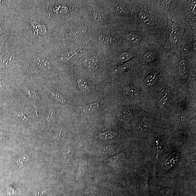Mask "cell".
<instances>
[{"label":"cell","instance_id":"6da1fadb","mask_svg":"<svg viewBox=\"0 0 196 196\" xmlns=\"http://www.w3.org/2000/svg\"><path fill=\"white\" fill-rule=\"evenodd\" d=\"M179 31L178 27L174 20L171 19L170 25L169 37L170 41L172 44L176 45L179 38Z\"/></svg>","mask_w":196,"mask_h":196},{"label":"cell","instance_id":"7a4b0ae2","mask_svg":"<svg viewBox=\"0 0 196 196\" xmlns=\"http://www.w3.org/2000/svg\"><path fill=\"white\" fill-rule=\"evenodd\" d=\"M189 65L186 60L183 59L180 63L179 67V73L182 80L186 81L188 76Z\"/></svg>","mask_w":196,"mask_h":196},{"label":"cell","instance_id":"3957f363","mask_svg":"<svg viewBox=\"0 0 196 196\" xmlns=\"http://www.w3.org/2000/svg\"><path fill=\"white\" fill-rule=\"evenodd\" d=\"M139 17L141 21L146 25L152 26L155 24V20L153 16L147 11H141L139 13Z\"/></svg>","mask_w":196,"mask_h":196},{"label":"cell","instance_id":"277c9868","mask_svg":"<svg viewBox=\"0 0 196 196\" xmlns=\"http://www.w3.org/2000/svg\"><path fill=\"white\" fill-rule=\"evenodd\" d=\"M34 64L36 66L45 71H49L51 69L50 63L43 57H39L35 59Z\"/></svg>","mask_w":196,"mask_h":196},{"label":"cell","instance_id":"5b68a950","mask_svg":"<svg viewBox=\"0 0 196 196\" xmlns=\"http://www.w3.org/2000/svg\"><path fill=\"white\" fill-rule=\"evenodd\" d=\"M180 159V156L176 152L172 154L165 161V165L167 168H172L177 166L178 163Z\"/></svg>","mask_w":196,"mask_h":196},{"label":"cell","instance_id":"8992f818","mask_svg":"<svg viewBox=\"0 0 196 196\" xmlns=\"http://www.w3.org/2000/svg\"><path fill=\"white\" fill-rule=\"evenodd\" d=\"M30 158L27 153L22 154L18 157L15 161L16 165L17 167L22 168L25 167L29 163Z\"/></svg>","mask_w":196,"mask_h":196},{"label":"cell","instance_id":"52a82bcc","mask_svg":"<svg viewBox=\"0 0 196 196\" xmlns=\"http://www.w3.org/2000/svg\"><path fill=\"white\" fill-rule=\"evenodd\" d=\"M161 73L159 72H153L150 74L146 77L145 79L146 84L148 86H151L157 82L161 76Z\"/></svg>","mask_w":196,"mask_h":196},{"label":"cell","instance_id":"ba28073f","mask_svg":"<svg viewBox=\"0 0 196 196\" xmlns=\"http://www.w3.org/2000/svg\"><path fill=\"white\" fill-rule=\"evenodd\" d=\"M29 22L30 23L35 33L37 34H44L46 33V28L43 24L33 21Z\"/></svg>","mask_w":196,"mask_h":196},{"label":"cell","instance_id":"9c48e42d","mask_svg":"<svg viewBox=\"0 0 196 196\" xmlns=\"http://www.w3.org/2000/svg\"><path fill=\"white\" fill-rule=\"evenodd\" d=\"M151 126V122L147 116L144 117L137 126V128L141 131H146L148 130Z\"/></svg>","mask_w":196,"mask_h":196},{"label":"cell","instance_id":"30bf717a","mask_svg":"<svg viewBox=\"0 0 196 196\" xmlns=\"http://www.w3.org/2000/svg\"><path fill=\"white\" fill-rule=\"evenodd\" d=\"M125 159L124 154L121 153L112 157L109 160V164L112 165H119L123 163Z\"/></svg>","mask_w":196,"mask_h":196},{"label":"cell","instance_id":"8fae6325","mask_svg":"<svg viewBox=\"0 0 196 196\" xmlns=\"http://www.w3.org/2000/svg\"><path fill=\"white\" fill-rule=\"evenodd\" d=\"M87 163L85 161H82L80 162L78 168L75 176L76 179L78 180L84 174L87 169Z\"/></svg>","mask_w":196,"mask_h":196},{"label":"cell","instance_id":"7c38bea8","mask_svg":"<svg viewBox=\"0 0 196 196\" xmlns=\"http://www.w3.org/2000/svg\"><path fill=\"white\" fill-rule=\"evenodd\" d=\"M77 85L82 91L85 93H88L91 91V88L86 80L83 78H79L77 80Z\"/></svg>","mask_w":196,"mask_h":196},{"label":"cell","instance_id":"4fadbf2b","mask_svg":"<svg viewBox=\"0 0 196 196\" xmlns=\"http://www.w3.org/2000/svg\"><path fill=\"white\" fill-rule=\"evenodd\" d=\"M23 89L25 94L28 97L34 100H37L40 99V97L39 94L32 89L29 88L25 85H23Z\"/></svg>","mask_w":196,"mask_h":196},{"label":"cell","instance_id":"5bb4252c","mask_svg":"<svg viewBox=\"0 0 196 196\" xmlns=\"http://www.w3.org/2000/svg\"><path fill=\"white\" fill-rule=\"evenodd\" d=\"M123 93L125 95L131 98L139 97V91L135 88L127 87L124 89Z\"/></svg>","mask_w":196,"mask_h":196},{"label":"cell","instance_id":"9a60e30c","mask_svg":"<svg viewBox=\"0 0 196 196\" xmlns=\"http://www.w3.org/2000/svg\"><path fill=\"white\" fill-rule=\"evenodd\" d=\"M127 38L131 42L135 44H138L140 42L141 40V36L135 33H131L127 35Z\"/></svg>","mask_w":196,"mask_h":196},{"label":"cell","instance_id":"2e32d148","mask_svg":"<svg viewBox=\"0 0 196 196\" xmlns=\"http://www.w3.org/2000/svg\"><path fill=\"white\" fill-rule=\"evenodd\" d=\"M100 105L99 103H95L85 106L83 109L84 113H89L93 112L99 109Z\"/></svg>","mask_w":196,"mask_h":196},{"label":"cell","instance_id":"e0dca14e","mask_svg":"<svg viewBox=\"0 0 196 196\" xmlns=\"http://www.w3.org/2000/svg\"><path fill=\"white\" fill-rule=\"evenodd\" d=\"M117 134L112 131H107L100 133L99 138L101 139L108 140L113 139L117 136Z\"/></svg>","mask_w":196,"mask_h":196},{"label":"cell","instance_id":"ac0fdd59","mask_svg":"<svg viewBox=\"0 0 196 196\" xmlns=\"http://www.w3.org/2000/svg\"><path fill=\"white\" fill-rule=\"evenodd\" d=\"M50 92L51 97L59 103L64 104L66 102V99L60 93L53 91H50Z\"/></svg>","mask_w":196,"mask_h":196},{"label":"cell","instance_id":"d6986e66","mask_svg":"<svg viewBox=\"0 0 196 196\" xmlns=\"http://www.w3.org/2000/svg\"><path fill=\"white\" fill-rule=\"evenodd\" d=\"M14 57V56L11 55H8L3 57L0 61V67H4L10 65L13 61Z\"/></svg>","mask_w":196,"mask_h":196},{"label":"cell","instance_id":"ffe728a7","mask_svg":"<svg viewBox=\"0 0 196 196\" xmlns=\"http://www.w3.org/2000/svg\"><path fill=\"white\" fill-rule=\"evenodd\" d=\"M99 64V61L96 59H88L84 62L85 66L89 69H94L97 67Z\"/></svg>","mask_w":196,"mask_h":196},{"label":"cell","instance_id":"44dd1931","mask_svg":"<svg viewBox=\"0 0 196 196\" xmlns=\"http://www.w3.org/2000/svg\"><path fill=\"white\" fill-rule=\"evenodd\" d=\"M155 55L154 52L149 51L145 53L143 56V59L146 63L152 61L155 59Z\"/></svg>","mask_w":196,"mask_h":196},{"label":"cell","instance_id":"7402d4cb","mask_svg":"<svg viewBox=\"0 0 196 196\" xmlns=\"http://www.w3.org/2000/svg\"><path fill=\"white\" fill-rule=\"evenodd\" d=\"M170 96H160V99L159 101V105L161 109H164L167 105Z\"/></svg>","mask_w":196,"mask_h":196},{"label":"cell","instance_id":"603a6c76","mask_svg":"<svg viewBox=\"0 0 196 196\" xmlns=\"http://www.w3.org/2000/svg\"><path fill=\"white\" fill-rule=\"evenodd\" d=\"M129 65L128 64H124V65L119 66L116 68L114 70V72L116 74L121 75L124 72L127 71L129 69Z\"/></svg>","mask_w":196,"mask_h":196},{"label":"cell","instance_id":"cb8c5ba5","mask_svg":"<svg viewBox=\"0 0 196 196\" xmlns=\"http://www.w3.org/2000/svg\"><path fill=\"white\" fill-rule=\"evenodd\" d=\"M12 113L15 116L19 118V119H21L22 120L25 121L28 123H29L30 121L29 118L25 115V114L23 112H12Z\"/></svg>","mask_w":196,"mask_h":196},{"label":"cell","instance_id":"d4e9b609","mask_svg":"<svg viewBox=\"0 0 196 196\" xmlns=\"http://www.w3.org/2000/svg\"><path fill=\"white\" fill-rule=\"evenodd\" d=\"M133 116V113L131 111H124L123 113L120 114L119 117L121 119V120L127 121L130 120Z\"/></svg>","mask_w":196,"mask_h":196},{"label":"cell","instance_id":"484cf974","mask_svg":"<svg viewBox=\"0 0 196 196\" xmlns=\"http://www.w3.org/2000/svg\"><path fill=\"white\" fill-rule=\"evenodd\" d=\"M132 57L133 56L131 53H123L120 55L119 59H118V61L120 62H123L129 61Z\"/></svg>","mask_w":196,"mask_h":196},{"label":"cell","instance_id":"4316f807","mask_svg":"<svg viewBox=\"0 0 196 196\" xmlns=\"http://www.w3.org/2000/svg\"><path fill=\"white\" fill-rule=\"evenodd\" d=\"M55 115V111L53 109H49L47 119V122L48 125H51L53 121Z\"/></svg>","mask_w":196,"mask_h":196},{"label":"cell","instance_id":"83f0119b","mask_svg":"<svg viewBox=\"0 0 196 196\" xmlns=\"http://www.w3.org/2000/svg\"><path fill=\"white\" fill-rule=\"evenodd\" d=\"M160 193L162 196H173L174 190L173 189H165L162 190Z\"/></svg>","mask_w":196,"mask_h":196},{"label":"cell","instance_id":"f1b7e54d","mask_svg":"<svg viewBox=\"0 0 196 196\" xmlns=\"http://www.w3.org/2000/svg\"><path fill=\"white\" fill-rule=\"evenodd\" d=\"M0 90L6 92L10 93L12 92L11 88L9 86L1 81H0Z\"/></svg>","mask_w":196,"mask_h":196},{"label":"cell","instance_id":"f546056e","mask_svg":"<svg viewBox=\"0 0 196 196\" xmlns=\"http://www.w3.org/2000/svg\"><path fill=\"white\" fill-rule=\"evenodd\" d=\"M7 193V196H16L17 192L14 188L10 186L8 187Z\"/></svg>","mask_w":196,"mask_h":196},{"label":"cell","instance_id":"4dcf8cb0","mask_svg":"<svg viewBox=\"0 0 196 196\" xmlns=\"http://www.w3.org/2000/svg\"><path fill=\"white\" fill-rule=\"evenodd\" d=\"M157 145V157L158 158L163 153V143H161V142H159Z\"/></svg>","mask_w":196,"mask_h":196},{"label":"cell","instance_id":"1f68e13d","mask_svg":"<svg viewBox=\"0 0 196 196\" xmlns=\"http://www.w3.org/2000/svg\"><path fill=\"white\" fill-rule=\"evenodd\" d=\"M100 40L101 41H103L104 43L107 44L111 43L113 41L112 37L108 35L102 37Z\"/></svg>","mask_w":196,"mask_h":196},{"label":"cell","instance_id":"d6a6232c","mask_svg":"<svg viewBox=\"0 0 196 196\" xmlns=\"http://www.w3.org/2000/svg\"><path fill=\"white\" fill-rule=\"evenodd\" d=\"M86 193L91 195H95L97 192L96 188L95 187H89L86 190Z\"/></svg>","mask_w":196,"mask_h":196},{"label":"cell","instance_id":"836d02e7","mask_svg":"<svg viewBox=\"0 0 196 196\" xmlns=\"http://www.w3.org/2000/svg\"><path fill=\"white\" fill-rule=\"evenodd\" d=\"M73 152V150H67L65 156V159L67 161H69L71 159Z\"/></svg>","mask_w":196,"mask_h":196},{"label":"cell","instance_id":"e575fe53","mask_svg":"<svg viewBox=\"0 0 196 196\" xmlns=\"http://www.w3.org/2000/svg\"><path fill=\"white\" fill-rule=\"evenodd\" d=\"M62 135V130L59 132L58 133H57V135H56L54 137H53V139L51 141V143H57L58 141L61 139Z\"/></svg>","mask_w":196,"mask_h":196},{"label":"cell","instance_id":"d590c367","mask_svg":"<svg viewBox=\"0 0 196 196\" xmlns=\"http://www.w3.org/2000/svg\"><path fill=\"white\" fill-rule=\"evenodd\" d=\"M171 2V1H163L162 5L164 7L168 8Z\"/></svg>","mask_w":196,"mask_h":196},{"label":"cell","instance_id":"8d00e7d4","mask_svg":"<svg viewBox=\"0 0 196 196\" xmlns=\"http://www.w3.org/2000/svg\"><path fill=\"white\" fill-rule=\"evenodd\" d=\"M144 177L145 182V185L147 186H149V174L147 173H146L145 174Z\"/></svg>","mask_w":196,"mask_h":196},{"label":"cell","instance_id":"74e56055","mask_svg":"<svg viewBox=\"0 0 196 196\" xmlns=\"http://www.w3.org/2000/svg\"><path fill=\"white\" fill-rule=\"evenodd\" d=\"M3 30L2 29V28L0 26V35H1V34L3 33Z\"/></svg>","mask_w":196,"mask_h":196},{"label":"cell","instance_id":"f35d334b","mask_svg":"<svg viewBox=\"0 0 196 196\" xmlns=\"http://www.w3.org/2000/svg\"><path fill=\"white\" fill-rule=\"evenodd\" d=\"M2 49V45H0V53H1Z\"/></svg>","mask_w":196,"mask_h":196},{"label":"cell","instance_id":"ab89813d","mask_svg":"<svg viewBox=\"0 0 196 196\" xmlns=\"http://www.w3.org/2000/svg\"><path fill=\"white\" fill-rule=\"evenodd\" d=\"M0 133H1V132H0Z\"/></svg>","mask_w":196,"mask_h":196}]
</instances>
